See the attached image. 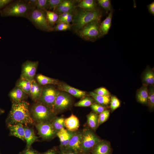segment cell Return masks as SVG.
<instances>
[{"label": "cell", "mask_w": 154, "mask_h": 154, "mask_svg": "<svg viewBox=\"0 0 154 154\" xmlns=\"http://www.w3.org/2000/svg\"><path fill=\"white\" fill-rule=\"evenodd\" d=\"M7 125L21 123L26 125L33 124L29 110V104L25 100L12 101L11 110L6 120Z\"/></svg>", "instance_id": "obj_1"}, {"label": "cell", "mask_w": 154, "mask_h": 154, "mask_svg": "<svg viewBox=\"0 0 154 154\" xmlns=\"http://www.w3.org/2000/svg\"><path fill=\"white\" fill-rule=\"evenodd\" d=\"M35 9L27 0H13L0 10V15L2 17H15L27 19L30 13Z\"/></svg>", "instance_id": "obj_2"}, {"label": "cell", "mask_w": 154, "mask_h": 154, "mask_svg": "<svg viewBox=\"0 0 154 154\" xmlns=\"http://www.w3.org/2000/svg\"><path fill=\"white\" fill-rule=\"evenodd\" d=\"M102 16V13L98 9L88 11L80 9L75 11L73 13L72 22L74 27L77 31L92 21H101Z\"/></svg>", "instance_id": "obj_3"}, {"label": "cell", "mask_w": 154, "mask_h": 154, "mask_svg": "<svg viewBox=\"0 0 154 154\" xmlns=\"http://www.w3.org/2000/svg\"><path fill=\"white\" fill-rule=\"evenodd\" d=\"M30 113L36 123L51 122L56 117V114L50 108L37 101L32 107Z\"/></svg>", "instance_id": "obj_4"}, {"label": "cell", "mask_w": 154, "mask_h": 154, "mask_svg": "<svg viewBox=\"0 0 154 154\" xmlns=\"http://www.w3.org/2000/svg\"><path fill=\"white\" fill-rule=\"evenodd\" d=\"M100 21H94L77 31L78 35L86 41L94 42L102 37L100 29Z\"/></svg>", "instance_id": "obj_5"}, {"label": "cell", "mask_w": 154, "mask_h": 154, "mask_svg": "<svg viewBox=\"0 0 154 154\" xmlns=\"http://www.w3.org/2000/svg\"><path fill=\"white\" fill-rule=\"evenodd\" d=\"M38 29L42 31H52V28L47 20L45 11L36 8L33 10L27 19Z\"/></svg>", "instance_id": "obj_6"}, {"label": "cell", "mask_w": 154, "mask_h": 154, "mask_svg": "<svg viewBox=\"0 0 154 154\" xmlns=\"http://www.w3.org/2000/svg\"><path fill=\"white\" fill-rule=\"evenodd\" d=\"M82 131V152L89 153L100 139L93 131L90 129L85 128Z\"/></svg>", "instance_id": "obj_7"}, {"label": "cell", "mask_w": 154, "mask_h": 154, "mask_svg": "<svg viewBox=\"0 0 154 154\" xmlns=\"http://www.w3.org/2000/svg\"><path fill=\"white\" fill-rule=\"evenodd\" d=\"M59 92L53 86H48L42 87L40 96L38 101L48 107L53 111L55 101Z\"/></svg>", "instance_id": "obj_8"}, {"label": "cell", "mask_w": 154, "mask_h": 154, "mask_svg": "<svg viewBox=\"0 0 154 154\" xmlns=\"http://www.w3.org/2000/svg\"><path fill=\"white\" fill-rule=\"evenodd\" d=\"M39 135L44 140H49L56 136L57 132L51 122L37 123L35 125Z\"/></svg>", "instance_id": "obj_9"}, {"label": "cell", "mask_w": 154, "mask_h": 154, "mask_svg": "<svg viewBox=\"0 0 154 154\" xmlns=\"http://www.w3.org/2000/svg\"><path fill=\"white\" fill-rule=\"evenodd\" d=\"M72 100L70 96L65 92H60L57 95L53 108V111L57 113L68 109L71 105Z\"/></svg>", "instance_id": "obj_10"}, {"label": "cell", "mask_w": 154, "mask_h": 154, "mask_svg": "<svg viewBox=\"0 0 154 154\" xmlns=\"http://www.w3.org/2000/svg\"><path fill=\"white\" fill-rule=\"evenodd\" d=\"M38 64V61L27 60L24 62L22 66L21 78L30 81L34 80Z\"/></svg>", "instance_id": "obj_11"}, {"label": "cell", "mask_w": 154, "mask_h": 154, "mask_svg": "<svg viewBox=\"0 0 154 154\" xmlns=\"http://www.w3.org/2000/svg\"><path fill=\"white\" fill-rule=\"evenodd\" d=\"M82 131H75L70 139L66 148L65 149L74 151L80 153H82Z\"/></svg>", "instance_id": "obj_12"}, {"label": "cell", "mask_w": 154, "mask_h": 154, "mask_svg": "<svg viewBox=\"0 0 154 154\" xmlns=\"http://www.w3.org/2000/svg\"><path fill=\"white\" fill-rule=\"evenodd\" d=\"M76 3L74 0H62L54 11L58 15L64 13H73L76 8Z\"/></svg>", "instance_id": "obj_13"}, {"label": "cell", "mask_w": 154, "mask_h": 154, "mask_svg": "<svg viewBox=\"0 0 154 154\" xmlns=\"http://www.w3.org/2000/svg\"><path fill=\"white\" fill-rule=\"evenodd\" d=\"M75 132L69 131L64 128H62L57 132L56 136L59 138L60 142V149H66L70 139Z\"/></svg>", "instance_id": "obj_14"}, {"label": "cell", "mask_w": 154, "mask_h": 154, "mask_svg": "<svg viewBox=\"0 0 154 154\" xmlns=\"http://www.w3.org/2000/svg\"><path fill=\"white\" fill-rule=\"evenodd\" d=\"M91 154H111V148L109 142L100 140L92 150Z\"/></svg>", "instance_id": "obj_15"}, {"label": "cell", "mask_w": 154, "mask_h": 154, "mask_svg": "<svg viewBox=\"0 0 154 154\" xmlns=\"http://www.w3.org/2000/svg\"><path fill=\"white\" fill-rule=\"evenodd\" d=\"M58 85L60 90L68 93L76 98L84 97L86 95V92L85 91L72 87L66 84L59 83Z\"/></svg>", "instance_id": "obj_16"}, {"label": "cell", "mask_w": 154, "mask_h": 154, "mask_svg": "<svg viewBox=\"0 0 154 154\" xmlns=\"http://www.w3.org/2000/svg\"><path fill=\"white\" fill-rule=\"evenodd\" d=\"M9 131V135L18 137L23 141H25V129L23 125L17 123L7 125Z\"/></svg>", "instance_id": "obj_17"}, {"label": "cell", "mask_w": 154, "mask_h": 154, "mask_svg": "<svg viewBox=\"0 0 154 154\" xmlns=\"http://www.w3.org/2000/svg\"><path fill=\"white\" fill-rule=\"evenodd\" d=\"M64 124L67 129L71 131H77L80 126L78 118L73 114L64 119Z\"/></svg>", "instance_id": "obj_18"}, {"label": "cell", "mask_w": 154, "mask_h": 154, "mask_svg": "<svg viewBox=\"0 0 154 154\" xmlns=\"http://www.w3.org/2000/svg\"><path fill=\"white\" fill-rule=\"evenodd\" d=\"M24 129V139L27 143L26 148L29 149L34 142L38 140V137L36 135L33 128L26 126Z\"/></svg>", "instance_id": "obj_19"}, {"label": "cell", "mask_w": 154, "mask_h": 154, "mask_svg": "<svg viewBox=\"0 0 154 154\" xmlns=\"http://www.w3.org/2000/svg\"><path fill=\"white\" fill-rule=\"evenodd\" d=\"M9 96L12 101L24 100L27 98V95L21 89L16 86L10 92Z\"/></svg>", "instance_id": "obj_20"}, {"label": "cell", "mask_w": 154, "mask_h": 154, "mask_svg": "<svg viewBox=\"0 0 154 154\" xmlns=\"http://www.w3.org/2000/svg\"><path fill=\"white\" fill-rule=\"evenodd\" d=\"M113 12L112 9L106 18L100 23V29L102 37L108 34L111 27Z\"/></svg>", "instance_id": "obj_21"}, {"label": "cell", "mask_w": 154, "mask_h": 154, "mask_svg": "<svg viewBox=\"0 0 154 154\" xmlns=\"http://www.w3.org/2000/svg\"><path fill=\"white\" fill-rule=\"evenodd\" d=\"M42 87L35 80L31 82V86L30 95L31 98L35 102L38 101L40 97Z\"/></svg>", "instance_id": "obj_22"}, {"label": "cell", "mask_w": 154, "mask_h": 154, "mask_svg": "<svg viewBox=\"0 0 154 154\" xmlns=\"http://www.w3.org/2000/svg\"><path fill=\"white\" fill-rule=\"evenodd\" d=\"M76 7L88 11L97 9L96 1L94 0H83L79 1Z\"/></svg>", "instance_id": "obj_23"}, {"label": "cell", "mask_w": 154, "mask_h": 154, "mask_svg": "<svg viewBox=\"0 0 154 154\" xmlns=\"http://www.w3.org/2000/svg\"><path fill=\"white\" fill-rule=\"evenodd\" d=\"M149 95L147 86L146 85L143 86L138 91L137 97L138 101L143 104H146L148 101Z\"/></svg>", "instance_id": "obj_24"}, {"label": "cell", "mask_w": 154, "mask_h": 154, "mask_svg": "<svg viewBox=\"0 0 154 154\" xmlns=\"http://www.w3.org/2000/svg\"><path fill=\"white\" fill-rule=\"evenodd\" d=\"M87 123L92 129L95 131L98 126V116L94 112H92L87 116Z\"/></svg>", "instance_id": "obj_25"}, {"label": "cell", "mask_w": 154, "mask_h": 154, "mask_svg": "<svg viewBox=\"0 0 154 154\" xmlns=\"http://www.w3.org/2000/svg\"><path fill=\"white\" fill-rule=\"evenodd\" d=\"M38 83L40 85H45L48 84H58V81L55 79L50 78L41 74H38L36 76Z\"/></svg>", "instance_id": "obj_26"}, {"label": "cell", "mask_w": 154, "mask_h": 154, "mask_svg": "<svg viewBox=\"0 0 154 154\" xmlns=\"http://www.w3.org/2000/svg\"><path fill=\"white\" fill-rule=\"evenodd\" d=\"M89 95L92 97L98 104L102 106L108 105L110 101V96H101L94 92H90Z\"/></svg>", "instance_id": "obj_27"}, {"label": "cell", "mask_w": 154, "mask_h": 154, "mask_svg": "<svg viewBox=\"0 0 154 154\" xmlns=\"http://www.w3.org/2000/svg\"><path fill=\"white\" fill-rule=\"evenodd\" d=\"M31 82L27 79L20 78L16 83V86L19 87L27 95H29Z\"/></svg>", "instance_id": "obj_28"}, {"label": "cell", "mask_w": 154, "mask_h": 154, "mask_svg": "<svg viewBox=\"0 0 154 154\" xmlns=\"http://www.w3.org/2000/svg\"><path fill=\"white\" fill-rule=\"evenodd\" d=\"M45 12L49 25L51 27H54L58 20V15L52 11L47 10L45 11Z\"/></svg>", "instance_id": "obj_29"}, {"label": "cell", "mask_w": 154, "mask_h": 154, "mask_svg": "<svg viewBox=\"0 0 154 154\" xmlns=\"http://www.w3.org/2000/svg\"><path fill=\"white\" fill-rule=\"evenodd\" d=\"M64 119L62 117H56L51 121L52 126L54 129L58 132L62 128H64Z\"/></svg>", "instance_id": "obj_30"}, {"label": "cell", "mask_w": 154, "mask_h": 154, "mask_svg": "<svg viewBox=\"0 0 154 154\" xmlns=\"http://www.w3.org/2000/svg\"><path fill=\"white\" fill-rule=\"evenodd\" d=\"M143 80L147 84H153L154 83V74L153 71L149 69L147 70L144 74Z\"/></svg>", "instance_id": "obj_31"}, {"label": "cell", "mask_w": 154, "mask_h": 154, "mask_svg": "<svg viewBox=\"0 0 154 154\" xmlns=\"http://www.w3.org/2000/svg\"><path fill=\"white\" fill-rule=\"evenodd\" d=\"M93 99L89 97H83L81 100L76 103L74 106L75 107H88L93 103Z\"/></svg>", "instance_id": "obj_32"}, {"label": "cell", "mask_w": 154, "mask_h": 154, "mask_svg": "<svg viewBox=\"0 0 154 154\" xmlns=\"http://www.w3.org/2000/svg\"><path fill=\"white\" fill-rule=\"evenodd\" d=\"M72 27L70 23H60L52 28V31H65L70 29Z\"/></svg>", "instance_id": "obj_33"}, {"label": "cell", "mask_w": 154, "mask_h": 154, "mask_svg": "<svg viewBox=\"0 0 154 154\" xmlns=\"http://www.w3.org/2000/svg\"><path fill=\"white\" fill-rule=\"evenodd\" d=\"M98 4L102 7L107 13L110 12L112 9L111 1L110 0H98Z\"/></svg>", "instance_id": "obj_34"}, {"label": "cell", "mask_w": 154, "mask_h": 154, "mask_svg": "<svg viewBox=\"0 0 154 154\" xmlns=\"http://www.w3.org/2000/svg\"><path fill=\"white\" fill-rule=\"evenodd\" d=\"M36 8L44 11L48 10V0H37Z\"/></svg>", "instance_id": "obj_35"}, {"label": "cell", "mask_w": 154, "mask_h": 154, "mask_svg": "<svg viewBox=\"0 0 154 154\" xmlns=\"http://www.w3.org/2000/svg\"><path fill=\"white\" fill-rule=\"evenodd\" d=\"M109 115V111L107 110L100 114L98 116V126L105 122L108 118Z\"/></svg>", "instance_id": "obj_36"}, {"label": "cell", "mask_w": 154, "mask_h": 154, "mask_svg": "<svg viewBox=\"0 0 154 154\" xmlns=\"http://www.w3.org/2000/svg\"><path fill=\"white\" fill-rule=\"evenodd\" d=\"M148 92V101L149 106L151 109H153L154 107V90L153 87L150 88Z\"/></svg>", "instance_id": "obj_37"}, {"label": "cell", "mask_w": 154, "mask_h": 154, "mask_svg": "<svg viewBox=\"0 0 154 154\" xmlns=\"http://www.w3.org/2000/svg\"><path fill=\"white\" fill-rule=\"evenodd\" d=\"M110 108L112 111L118 108L120 105L119 100L115 96H112L110 99Z\"/></svg>", "instance_id": "obj_38"}, {"label": "cell", "mask_w": 154, "mask_h": 154, "mask_svg": "<svg viewBox=\"0 0 154 154\" xmlns=\"http://www.w3.org/2000/svg\"><path fill=\"white\" fill-rule=\"evenodd\" d=\"M90 106L92 110L97 114H100L106 109L104 106L98 104L93 103Z\"/></svg>", "instance_id": "obj_39"}, {"label": "cell", "mask_w": 154, "mask_h": 154, "mask_svg": "<svg viewBox=\"0 0 154 154\" xmlns=\"http://www.w3.org/2000/svg\"><path fill=\"white\" fill-rule=\"evenodd\" d=\"M62 0H48V10H52L54 11Z\"/></svg>", "instance_id": "obj_40"}, {"label": "cell", "mask_w": 154, "mask_h": 154, "mask_svg": "<svg viewBox=\"0 0 154 154\" xmlns=\"http://www.w3.org/2000/svg\"><path fill=\"white\" fill-rule=\"evenodd\" d=\"M94 92L97 94L102 96H110V93L106 88L101 87L96 89Z\"/></svg>", "instance_id": "obj_41"}, {"label": "cell", "mask_w": 154, "mask_h": 154, "mask_svg": "<svg viewBox=\"0 0 154 154\" xmlns=\"http://www.w3.org/2000/svg\"><path fill=\"white\" fill-rule=\"evenodd\" d=\"M74 13H70L65 18L57 20L56 24H57L62 23H70L72 21Z\"/></svg>", "instance_id": "obj_42"}, {"label": "cell", "mask_w": 154, "mask_h": 154, "mask_svg": "<svg viewBox=\"0 0 154 154\" xmlns=\"http://www.w3.org/2000/svg\"><path fill=\"white\" fill-rule=\"evenodd\" d=\"M19 154H40L37 151L33 149L31 147L29 149H26L20 152Z\"/></svg>", "instance_id": "obj_43"}, {"label": "cell", "mask_w": 154, "mask_h": 154, "mask_svg": "<svg viewBox=\"0 0 154 154\" xmlns=\"http://www.w3.org/2000/svg\"><path fill=\"white\" fill-rule=\"evenodd\" d=\"M80 153L74 151L67 149H60L58 154H80Z\"/></svg>", "instance_id": "obj_44"}, {"label": "cell", "mask_w": 154, "mask_h": 154, "mask_svg": "<svg viewBox=\"0 0 154 154\" xmlns=\"http://www.w3.org/2000/svg\"><path fill=\"white\" fill-rule=\"evenodd\" d=\"M13 1V0H0V10Z\"/></svg>", "instance_id": "obj_45"}, {"label": "cell", "mask_w": 154, "mask_h": 154, "mask_svg": "<svg viewBox=\"0 0 154 154\" xmlns=\"http://www.w3.org/2000/svg\"><path fill=\"white\" fill-rule=\"evenodd\" d=\"M58 151L56 148L54 147L40 154H58Z\"/></svg>", "instance_id": "obj_46"}, {"label": "cell", "mask_w": 154, "mask_h": 154, "mask_svg": "<svg viewBox=\"0 0 154 154\" xmlns=\"http://www.w3.org/2000/svg\"><path fill=\"white\" fill-rule=\"evenodd\" d=\"M149 12L152 15H154V2L153 1L147 6Z\"/></svg>", "instance_id": "obj_47"}, {"label": "cell", "mask_w": 154, "mask_h": 154, "mask_svg": "<svg viewBox=\"0 0 154 154\" xmlns=\"http://www.w3.org/2000/svg\"><path fill=\"white\" fill-rule=\"evenodd\" d=\"M29 4L33 7L36 8L37 0H27Z\"/></svg>", "instance_id": "obj_48"}, {"label": "cell", "mask_w": 154, "mask_h": 154, "mask_svg": "<svg viewBox=\"0 0 154 154\" xmlns=\"http://www.w3.org/2000/svg\"><path fill=\"white\" fill-rule=\"evenodd\" d=\"M4 112L5 111L3 110L0 108V115L4 113Z\"/></svg>", "instance_id": "obj_49"}, {"label": "cell", "mask_w": 154, "mask_h": 154, "mask_svg": "<svg viewBox=\"0 0 154 154\" xmlns=\"http://www.w3.org/2000/svg\"><path fill=\"white\" fill-rule=\"evenodd\" d=\"M80 154H90V153H84L82 152V153H80Z\"/></svg>", "instance_id": "obj_50"}, {"label": "cell", "mask_w": 154, "mask_h": 154, "mask_svg": "<svg viewBox=\"0 0 154 154\" xmlns=\"http://www.w3.org/2000/svg\"><path fill=\"white\" fill-rule=\"evenodd\" d=\"M0 154H1V153H0Z\"/></svg>", "instance_id": "obj_51"}]
</instances>
